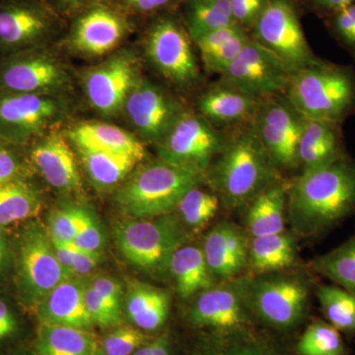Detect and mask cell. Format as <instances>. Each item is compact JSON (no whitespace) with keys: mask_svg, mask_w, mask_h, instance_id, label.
Returning <instances> with one entry per match:
<instances>
[{"mask_svg":"<svg viewBox=\"0 0 355 355\" xmlns=\"http://www.w3.org/2000/svg\"><path fill=\"white\" fill-rule=\"evenodd\" d=\"M287 214L296 234L318 237L355 214V162L349 157L303 170L287 188Z\"/></svg>","mask_w":355,"mask_h":355,"instance_id":"6da1fadb","label":"cell"},{"mask_svg":"<svg viewBox=\"0 0 355 355\" xmlns=\"http://www.w3.org/2000/svg\"><path fill=\"white\" fill-rule=\"evenodd\" d=\"M209 166V181L229 209H239L279 181L277 166L252 123L225 146Z\"/></svg>","mask_w":355,"mask_h":355,"instance_id":"7a4b0ae2","label":"cell"},{"mask_svg":"<svg viewBox=\"0 0 355 355\" xmlns=\"http://www.w3.org/2000/svg\"><path fill=\"white\" fill-rule=\"evenodd\" d=\"M286 99L307 120L342 125L355 114V71L317 58L292 74Z\"/></svg>","mask_w":355,"mask_h":355,"instance_id":"3957f363","label":"cell"},{"mask_svg":"<svg viewBox=\"0 0 355 355\" xmlns=\"http://www.w3.org/2000/svg\"><path fill=\"white\" fill-rule=\"evenodd\" d=\"M205 180V175L160 160L146 166L123 184L116 196L123 214L141 219L165 216L191 189Z\"/></svg>","mask_w":355,"mask_h":355,"instance_id":"277c9868","label":"cell"},{"mask_svg":"<svg viewBox=\"0 0 355 355\" xmlns=\"http://www.w3.org/2000/svg\"><path fill=\"white\" fill-rule=\"evenodd\" d=\"M114 235L121 253L132 265L157 277L169 272L173 254L187 239L180 219L172 214L121 222Z\"/></svg>","mask_w":355,"mask_h":355,"instance_id":"5b68a950","label":"cell"},{"mask_svg":"<svg viewBox=\"0 0 355 355\" xmlns=\"http://www.w3.org/2000/svg\"><path fill=\"white\" fill-rule=\"evenodd\" d=\"M248 309L266 324L288 329L304 319L310 302V284L295 275L235 279Z\"/></svg>","mask_w":355,"mask_h":355,"instance_id":"8992f818","label":"cell"},{"mask_svg":"<svg viewBox=\"0 0 355 355\" xmlns=\"http://www.w3.org/2000/svg\"><path fill=\"white\" fill-rule=\"evenodd\" d=\"M252 30L254 41L295 71L318 58L306 40L294 0H266Z\"/></svg>","mask_w":355,"mask_h":355,"instance_id":"52a82bcc","label":"cell"},{"mask_svg":"<svg viewBox=\"0 0 355 355\" xmlns=\"http://www.w3.org/2000/svg\"><path fill=\"white\" fill-rule=\"evenodd\" d=\"M226 139L202 114L184 111L158 144L160 159L205 175Z\"/></svg>","mask_w":355,"mask_h":355,"instance_id":"ba28073f","label":"cell"},{"mask_svg":"<svg viewBox=\"0 0 355 355\" xmlns=\"http://www.w3.org/2000/svg\"><path fill=\"white\" fill-rule=\"evenodd\" d=\"M294 72L284 60L251 37L234 62L221 74V81L265 100L286 93Z\"/></svg>","mask_w":355,"mask_h":355,"instance_id":"9c48e42d","label":"cell"},{"mask_svg":"<svg viewBox=\"0 0 355 355\" xmlns=\"http://www.w3.org/2000/svg\"><path fill=\"white\" fill-rule=\"evenodd\" d=\"M65 111L53 95L0 93V142L22 146L42 137Z\"/></svg>","mask_w":355,"mask_h":355,"instance_id":"30bf717a","label":"cell"},{"mask_svg":"<svg viewBox=\"0 0 355 355\" xmlns=\"http://www.w3.org/2000/svg\"><path fill=\"white\" fill-rule=\"evenodd\" d=\"M306 119L279 96L261 102L252 125L277 168L299 165L298 146Z\"/></svg>","mask_w":355,"mask_h":355,"instance_id":"8fae6325","label":"cell"},{"mask_svg":"<svg viewBox=\"0 0 355 355\" xmlns=\"http://www.w3.org/2000/svg\"><path fill=\"white\" fill-rule=\"evenodd\" d=\"M191 36L174 18H159L147 35L146 53L155 69L172 83L188 87L200 72L191 48Z\"/></svg>","mask_w":355,"mask_h":355,"instance_id":"7c38bea8","label":"cell"},{"mask_svg":"<svg viewBox=\"0 0 355 355\" xmlns=\"http://www.w3.org/2000/svg\"><path fill=\"white\" fill-rule=\"evenodd\" d=\"M18 268L23 295L38 304L69 277L58 263L48 230L41 224H31L21 236Z\"/></svg>","mask_w":355,"mask_h":355,"instance_id":"4fadbf2b","label":"cell"},{"mask_svg":"<svg viewBox=\"0 0 355 355\" xmlns=\"http://www.w3.org/2000/svg\"><path fill=\"white\" fill-rule=\"evenodd\" d=\"M67 83L62 65L39 46L0 58V93L53 95Z\"/></svg>","mask_w":355,"mask_h":355,"instance_id":"5bb4252c","label":"cell"},{"mask_svg":"<svg viewBox=\"0 0 355 355\" xmlns=\"http://www.w3.org/2000/svg\"><path fill=\"white\" fill-rule=\"evenodd\" d=\"M53 24V15L39 0H0V55L38 48Z\"/></svg>","mask_w":355,"mask_h":355,"instance_id":"9a60e30c","label":"cell"},{"mask_svg":"<svg viewBox=\"0 0 355 355\" xmlns=\"http://www.w3.org/2000/svg\"><path fill=\"white\" fill-rule=\"evenodd\" d=\"M128 118L144 139L159 144L184 113L183 106L162 89L139 81L125 104Z\"/></svg>","mask_w":355,"mask_h":355,"instance_id":"2e32d148","label":"cell"},{"mask_svg":"<svg viewBox=\"0 0 355 355\" xmlns=\"http://www.w3.org/2000/svg\"><path fill=\"white\" fill-rule=\"evenodd\" d=\"M229 282L200 292L191 309L193 324L214 329L219 334L248 331L251 312L234 280Z\"/></svg>","mask_w":355,"mask_h":355,"instance_id":"e0dca14e","label":"cell"},{"mask_svg":"<svg viewBox=\"0 0 355 355\" xmlns=\"http://www.w3.org/2000/svg\"><path fill=\"white\" fill-rule=\"evenodd\" d=\"M139 83L133 60L120 55L89 72L85 80L86 93L97 111L114 114L125 107L128 95Z\"/></svg>","mask_w":355,"mask_h":355,"instance_id":"ac0fdd59","label":"cell"},{"mask_svg":"<svg viewBox=\"0 0 355 355\" xmlns=\"http://www.w3.org/2000/svg\"><path fill=\"white\" fill-rule=\"evenodd\" d=\"M128 30L127 20L114 9L95 6L76 20L72 31L74 48L91 55H102L114 50Z\"/></svg>","mask_w":355,"mask_h":355,"instance_id":"d6986e66","label":"cell"},{"mask_svg":"<svg viewBox=\"0 0 355 355\" xmlns=\"http://www.w3.org/2000/svg\"><path fill=\"white\" fill-rule=\"evenodd\" d=\"M202 252L214 277L229 282L235 279L247 265L249 243L241 229L232 222L224 221L205 236Z\"/></svg>","mask_w":355,"mask_h":355,"instance_id":"ffe728a7","label":"cell"},{"mask_svg":"<svg viewBox=\"0 0 355 355\" xmlns=\"http://www.w3.org/2000/svg\"><path fill=\"white\" fill-rule=\"evenodd\" d=\"M31 159L46 182L67 193L83 191L76 156L62 135L51 132L32 148Z\"/></svg>","mask_w":355,"mask_h":355,"instance_id":"44dd1931","label":"cell"},{"mask_svg":"<svg viewBox=\"0 0 355 355\" xmlns=\"http://www.w3.org/2000/svg\"><path fill=\"white\" fill-rule=\"evenodd\" d=\"M261 101L220 81L200 97L198 109L212 125H240L254 121Z\"/></svg>","mask_w":355,"mask_h":355,"instance_id":"7402d4cb","label":"cell"},{"mask_svg":"<svg viewBox=\"0 0 355 355\" xmlns=\"http://www.w3.org/2000/svg\"><path fill=\"white\" fill-rule=\"evenodd\" d=\"M44 323L87 330L93 324L85 303V284L79 277L64 279L39 304Z\"/></svg>","mask_w":355,"mask_h":355,"instance_id":"603a6c76","label":"cell"},{"mask_svg":"<svg viewBox=\"0 0 355 355\" xmlns=\"http://www.w3.org/2000/svg\"><path fill=\"white\" fill-rule=\"evenodd\" d=\"M347 156L340 123L306 119L298 146V162L311 169Z\"/></svg>","mask_w":355,"mask_h":355,"instance_id":"cb8c5ba5","label":"cell"},{"mask_svg":"<svg viewBox=\"0 0 355 355\" xmlns=\"http://www.w3.org/2000/svg\"><path fill=\"white\" fill-rule=\"evenodd\" d=\"M67 135L77 149L121 154L137 159L139 162L146 156V149L139 140L109 123H81L71 128Z\"/></svg>","mask_w":355,"mask_h":355,"instance_id":"d4e9b609","label":"cell"},{"mask_svg":"<svg viewBox=\"0 0 355 355\" xmlns=\"http://www.w3.org/2000/svg\"><path fill=\"white\" fill-rule=\"evenodd\" d=\"M287 188L279 181L270 184L249 203L247 228L252 238L284 232Z\"/></svg>","mask_w":355,"mask_h":355,"instance_id":"484cf974","label":"cell"},{"mask_svg":"<svg viewBox=\"0 0 355 355\" xmlns=\"http://www.w3.org/2000/svg\"><path fill=\"white\" fill-rule=\"evenodd\" d=\"M180 297L187 299L216 286V277L210 272L202 249L182 246L173 254L170 263Z\"/></svg>","mask_w":355,"mask_h":355,"instance_id":"4316f807","label":"cell"},{"mask_svg":"<svg viewBox=\"0 0 355 355\" xmlns=\"http://www.w3.org/2000/svg\"><path fill=\"white\" fill-rule=\"evenodd\" d=\"M169 310L167 291L140 282H132L128 286V316L140 330H157L164 324Z\"/></svg>","mask_w":355,"mask_h":355,"instance_id":"83f0119b","label":"cell"},{"mask_svg":"<svg viewBox=\"0 0 355 355\" xmlns=\"http://www.w3.org/2000/svg\"><path fill=\"white\" fill-rule=\"evenodd\" d=\"M297 245L293 236L286 232L261 236L249 243L248 263L258 275L279 272L293 265Z\"/></svg>","mask_w":355,"mask_h":355,"instance_id":"f1b7e54d","label":"cell"},{"mask_svg":"<svg viewBox=\"0 0 355 355\" xmlns=\"http://www.w3.org/2000/svg\"><path fill=\"white\" fill-rule=\"evenodd\" d=\"M38 355H98L97 340L83 329L43 323L37 342Z\"/></svg>","mask_w":355,"mask_h":355,"instance_id":"f546056e","label":"cell"},{"mask_svg":"<svg viewBox=\"0 0 355 355\" xmlns=\"http://www.w3.org/2000/svg\"><path fill=\"white\" fill-rule=\"evenodd\" d=\"M41 207V196L19 179L0 184V226L31 218Z\"/></svg>","mask_w":355,"mask_h":355,"instance_id":"4dcf8cb0","label":"cell"},{"mask_svg":"<svg viewBox=\"0 0 355 355\" xmlns=\"http://www.w3.org/2000/svg\"><path fill=\"white\" fill-rule=\"evenodd\" d=\"M318 275L355 294V234L328 253L310 261Z\"/></svg>","mask_w":355,"mask_h":355,"instance_id":"1f68e13d","label":"cell"},{"mask_svg":"<svg viewBox=\"0 0 355 355\" xmlns=\"http://www.w3.org/2000/svg\"><path fill=\"white\" fill-rule=\"evenodd\" d=\"M187 29L193 41L221 28L236 24L230 0H193L188 1Z\"/></svg>","mask_w":355,"mask_h":355,"instance_id":"d6a6232c","label":"cell"},{"mask_svg":"<svg viewBox=\"0 0 355 355\" xmlns=\"http://www.w3.org/2000/svg\"><path fill=\"white\" fill-rule=\"evenodd\" d=\"M78 150L89 178L100 188H112L121 183L139 163L137 159L121 154Z\"/></svg>","mask_w":355,"mask_h":355,"instance_id":"836d02e7","label":"cell"},{"mask_svg":"<svg viewBox=\"0 0 355 355\" xmlns=\"http://www.w3.org/2000/svg\"><path fill=\"white\" fill-rule=\"evenodd\" d=\"M196 355H287L277 345L249 331L219 334Z\"/></svg>","mask_w":355,"mask_h":355,"instance_id":"e575fe53","label":"cell"},{"mask_svg":"<svg viewBox=\"0 0 355 355\" xmlns=\"http://www.w3.org/2000/svg\"><path fill=\"white\" fill-rule=\"evenodd\" d=\"M316 296L324 316L336 330L355 334V294L338 286L321 284Z\"/></svg>","mask_w":355,"mask_h":355,"instance_id":"d590c367","label":"cell"},{"mask_svg":"<svg viewBox=\"0 0 355 355\" xmlns=\"http://www.w3.org/2000/svg\"><path fill=\"white\" fill-rule=\"evenodd\" d=\"M299 355H347L340 331L322 321L310 324L297 345Z\"/></svg>","mask_w":355,"mask_h":355,"instance_id":"8d00e7d4","label":"cell"},{"mask_svg":"<svg viewBox=\"0 0 355 355\" xmlns=\"http://www.w3.org/2000/svg\"><path fill=\"white\" fill-rule=\"evenodd\" d=\"M218 207V198L197 186L182 198L177 209L182 220L189 227L200 228L216 216Z\"/></svg>","mask_w":355,"mask_h":355,"instance_id":"74e56055","label":"cell"},{"mask_svg":"<svg viewBox=\"0 0 355 355\" xmlns=\"http://www.w3.org/2000/svg\"><path fill=\"white\" fill-rule=\"evenodd\" d=\"M147 343V336L139 328L125 326L112 331L103 340L104 355H132Z\"/></svg>","mask_w":355,"mask_h":355,"instance_id":"f35d334b","label":"cell"},{"mask_svg":"<svg viewBox=\"0 0 355 355\" xmlns=\"http://www.w3.org/2000/svg\"><path fill=\"white\" fill-rule=\"evenodd\" d=\"M250 38L251 37L247 34V31L240 29L226 43L222 44L220 48L207 57L202 58L205 69L211 73H218L221 76L241 53Z\"/></svg>","mask_w":355,"mask_h":355,"instance_id":"ab89813d","label":"cell"},{"mask_svg":"<svg viewBox=\"0 0 355 355\" xmlns=\"http://www.w3.org/2000/svg\"><path fill=\"white\" fill-rule=\"evenodd\" d=\"M329 31L355 58V2L324 18Z\"/></svg>","mask_w":355,"mask_h":355,"instance_id":"60d3db41","label":"cell"},{"mask_svg":"<svg viewBox=\"0 0 355 355\" xmlns=\"http://www.w3.org/2000/svg\"><path fill=\"white\" fill-rule=\"evenodd\" d=\"M80 207L55 209L49 217L48 233L51 240L72 244L78 231Z\"/></svg>","mask_w":355,"mask_h":355,"instance_id":"b9f144b4","label":"cell"},{"mask_svg":"<svg viewBox=\"0 0 355 355\" xmlns=\"http://www.w3.org/2000/svg\"><path fill=\"white\" fill-rule=\"evenodd\" d=\"M72 244L83 251L94 253H101L104 245V237L99 223L96 220L94 216L83 207L80 209L78 231Z\"/></svg>","mask_w":355,"mask_h":355,"instance_id":"7bdbcfd3","label":"cell"},{"mask_svg":"<svg viewBox=\"0 0 355 355\" xmlns=\"http://www.w3.org/2000/svg\"><path fill=\"white\" fill-rule=\"evenodd\" d=\"M85 303L93 324L108 328L120 323L121 312L109 305L89 284H85Z\"/></svg>","mask_w":355,"mask_h":355,"instance_id":"ee69618b","label":"cell"},{"mask_svg":"<svg viewBox=\"0 0 355 355\" xmlns=\"http://www.w3.org/2000/svg\"><path fill=\"white\" fill-rule=\"evenodd\" d=\"M265 3L266 0H230L236 24L245 31L252 29Z\"/></svg>","mask_w":355,"mask_h":355,"instance_id":"f6af8a7d","label":"cell"},{"mask_svg":"<svg viewBox=\"0 0 355 355\" xmlns=\"http://www.w3.org/2000/svg\"><path fill=\"white\" fill-rule=\"evenodd\" d=\"M89 286H92L114 309L121 312L123 288L116 279L108 277H96L89 282Z\"/></svg>","mask_w":355,"mask_h":355,"instance_id":"bcb514c9","label":"cell"},{"mask_svg":"<svg viewBox=\"0 0 355 355\" xmlns=\"http://www.w3.org/2000/svg\"><path fill=\"white\" fill-rule=\"evenodd\" d=\"M101 261V253L83 251L73 245V275L86 277L97 268Z\"/></svg>","mask_w":355,"mask_h":355,"instance_id":"7dc6e473","label":"cell"},{"mask_svg":"<svg viewBox=\"0 0 355 355\" xmlns=\"http://www.w3.org/2000/svg\"><path fill=\"white\" fill-rule=\"evenodd\" d=\"M304 2L305 6L311 12L317 14L320 17L326 18L354 3L355 0H304Z\"/></svg>","mask_w":355,"mask_h":355,"instance_id":"c3c4849f","label":"cell"},{"mask_svg":"<svg viewBox=\"0 0 355 355\" xmlns=\"http://www.w3.org/2000/svg\"><path fill=\"white\" fill-rule=\"evenodd\" d=\"M19 163L11 151L0 144V184L17 179Z\"/></svg>","mask_w":355,"mask_h":355,"instance_id":"681fc988","label":"cell"},{"mask_svg":"<svg viewBox=\"0 0 355 355\" xmlns=\"http://www.w3.org/2000/svg\"><path fill=\"white\" fill-rule=\"evenodd\" d=\"M51 241L58 263H60V265L62 266V268H64V272H67L69 277H74L73 244L55 241V240L51 239Z\"/></svg>","mask_w":355,"mask_h":355,"instance_id":"f907efd6","label":"cell"},{"mask_svg":"<svg viewBox=\"0 0 355 355\" xmlns=\"http://www.w3.org/2000/svg\"><path fill=\"white\" fill-rule=\"evenodd\" d=\"M17 331V321L10 308L0 299V343L11 338Z\"/></svg>","mask_w":355,"mask_h":355,"instance_id":"816d5d0a","label":"cell"},{"mask_svg":"<svg viewBox=\"0 0 355 355\" xmlns=\"http://www.w3.org/2000/svg\"><path fill=\"white\" fill-rule=\"evenodd\" d=\"M132 355H170L169 338L165 335L160 336L140 347Z\"/></svg>","mask_w":355,"mask_h":355,"instance_id":"f5cc1de1","label":"cell"},{"mask_svg":"<svg viewBox=\"0 0 355 355\" xmlns=\"http://www.w3.org/2000/svg\"><path fill=\"white\" fill-rule=\"evenodd\" d=\"M174 0H125L128 6L139 13H153L171 6Z\"/></svg>","mask_w":355,"mask_h":355,"instance_id":"db71d44e","label":"cell"},{"mask_svg":"<svg viewBox=\"0 0 355 355\" xmlns=\"http://www.w3.org/2000/svg\"><path fill=\"white\" fill-rule=\"evenodd\" d=\"M7 254H8V248H7L6 237L2 230V226H0V270L6 265Z\"/></svg>","mask_w":355,"mask_h":355,"instance_id":"11a10c76","label":"cell"},{"mask_svg":"<svg viewBox=\"0 0 355 355\" xmlns=\"http://www.w3.org/2000/svg\"><path fill=\"white\" fill-rule=\"evenodd\" d=\"M60 6L67 9H77L79 7L87 6L88 3L94 1V0H58Z\"/></svg>","mask_w":355,"mask_h":355,"instance_id":"9f6ffc18","label":"cell"},{"mask_svg":"<svg viewBox=\"0 0 355 355\" xmlns=\"http://www.w3.org/2000/svg\"><path fill=\"white\" fill-rule=\"evenodd\" d=\"M188 1H193V0H188Z\"/></svg>","mask_w":355,"mask_h":355,"instance_id":"6f0895ef","label":"cell"},{"mask_svg":"<svg viewBox=\"0 0 355 355\" xmlns=\"http://www.w3.org/2000/svg\"><path fill=\"white\" fill-rule=\"evenodd\" d=\"M98 355H100V354H98Z\"/></svg>","mask_w":355,"mask_h":355,"instance_id":"680465c9","label":"cell"}]
</instances>
